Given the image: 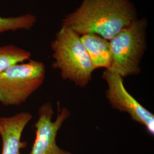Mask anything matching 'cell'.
Returning a JSON list of instances; mask_svg holds the SVG:
<instances>
[{"label":"cell","mask_w":154,"mask_h":154,"mask_svg":"<svg viewBox=\"0 0 154 154\" xmlns=\"http://www.w3.org/2000/svg\"><path fill=\"white\" fill-rule=\"evenodd\" d=\"M52 66L59 70L62 78L80 88H85L92 79L95 70L80 35L61 26L51 42Z\"/></svg>","instance_id":"obj_2"},{"label":"cell","mask_w":154,"mask_h":154,"mask_svg":"<svg viewBox=\"0 0 154 154\" xmlns=\"http://www.w3.org/2000/svg\"><path fill=\"white\" fill-rule=\"evenodd\" d=\"M31 53L14 45L0 46V74L8 67L30 60Z\"/></svg>","instance_id":"obj_9"},{"label":"cell","mask_w":154,"mask_h":154,"mask_svg":"<svg viewBox=\"0 0 154 154\" xmlns=\"http://www.w3.org/2000/svg\"><path fill=\"white\" fill-rule=\"evenodd\" d=\"M44 63L32 60L18 63L0 74V103L5 106H19L43 84Z\"/></svg>","instance_id":"obj_4"},{"label":"cell","mask_w":154,"mask_h":154,"mask_svg":"<svg viewBox=\"0 0 154 154\" xmlns=\"http://www.w3.org/2000/svg\"><path fill=\"white\" fill-rule=\"evenodd\" d=\"M102 78L107 85L106 95L111 107L127 113L133 121L143 125L149 134L153 135L154 114L129 93L124 85L123 78L107 69L103 72Z\"/></svg>","instance_id":"obj_5"},{"label":"cell","mask_w":154,"mask_h":154,"mask_svg":"<svg viewBox=\"0 0 154 154\" xmlns=\"http://www.w3.org/2000/svg\"><path fill=\"white\" fill-rule=\"evenodd\" d=\"M33 116L22 112L9 117L0 118V136L2 142L1 154H21L20 149L26 146L21 141L22 132Z\"/></svg>","instance_id":"obj_7"},{"label":"cell","mask_w":154,"mask_h":154,"mask_svg":"<svg viewBox=\"0 0 154 154\" xmlns=\"http://www.w3.org/2000/svg\"><path fill=\"white\" fill-rule=\"evenodd\" d=\"M147 26L146 18H138L110 39L112 63L107 70L123 78L140 73L141 61L147 49Z\"/></svg>","instance_id":"obj_3"},{"label":"cell","mask_w":154,"mask_h":154,"mask_svg":"<svg viewBox=\"0 0 154 154\" xmlns=\"http://www.w3.org/2000/svg\"><path fill=\"white\" fill-rule=\"evenodd\" d=\"M36 22V16L30 13L14 17L0 16V34L8 31L29 30L34 27Z\"/></svg>","instance_id":"obj_10"},{"label":"cell","mask_w":154,"mask_h":154,"mask_svg":"<svg viewBox=\"0 0 154 154\" xmlns=\"http://www.w3.org/2000/svg\"><path fill=\"white\" fill-rule=\"evenodd\" d=\"M138 18L130 0H82L62 19L61 26L79 35L95 34L110 41Z\"/></svg>","instance_id":"obj_1"},{"label":"cell","mask_w":154,"mask_h":154,"mask_svg":"<svg viewBox=\"0 0 154 154\" xmlns=\"http://www.w3.org/2000/svg\"><path fill=\"white\" fill-rule=\"evenodd\" d=\"M54 111L50 102L45 103L38 109L35 122V138L30 154H72L61 149L57 143V136L63 123L70 116L65 107L59 109L57 117L53 120Z\"/></svg>","instance_id":"obj_6"},{"label":"cell","mask_w":154,"mask_h":154,"mask_svg":"<svg viewBox=\"0 0 154 154\" xmlns=\"http://www.w3.org/2000/svg\"><path fill=\"white\" fill-rule=\"evenodd\" d=\"M80 38L94 69H110L112 63L110 41L95 34H83Z\"/></svg>","instance_id":"obj_8"}]
</instances>
